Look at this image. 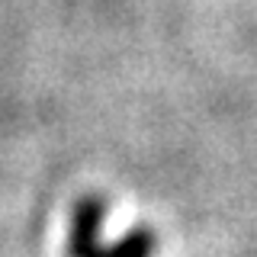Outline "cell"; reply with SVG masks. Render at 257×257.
<instances>
[{
	"instance_id": "1",
	"label": "cell",
	"mask_w": 257,
	"mask_h": 257,
	"mask_svg": "<svg viewBox=\"0 0 257 257\" xmlns=\"http://www.w3.org/2000/svg\"><path fill=\"white\" fill-rule=\"evenodd\" d=\"M158 254V231L148 225H135L128 235H122L116 244H93L84 257H155Z\"/></svg>"
}]
</instances>
